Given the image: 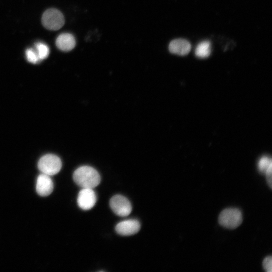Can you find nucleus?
<instances>
[{"label": "nucleus", "instance_id": "f03ea898", "mask_svg": "<svg viewBox=\"0 0 272 272\" xmlns=\"http://www.w3.org/2000/svg\"><path fill=\"white\" fill-rule=\"evenodd\" d=\"M219 223L228 229H235L242 222V214L237 208H227L223 210L218 217Z\"/></svg>", "mask_w": 272, "mask_h": 272}, {"label": "nucleus", "instance_id": "20e7f679", "mask_svg": "<svg viewBox=\"0 0 272 272\" xmlns=\"http://www.w3.org/2000/svg\"><path fill=\"white\" fill-rule=\"evenodd\" d=\"M64 17L62 13L55 8H50L44 12L42 17L44 27L50 30H57L64 25Z\"/></svg>", "mask_w": 272, "mask_h": 272}, {"label": "nucleus", "instance_id": "4468645a", "mask_svg": "<svg viewBox=\"0 0 272 272\" xmlns=\"http://www.w3.org/2000/svg\"><path fill=\"white\" fill-rule=\"evenodd\" d=\"M26 58L29 62L36 64L40 60L35 50L32 48H29L26 50Z\"/></svg>", "mask_w": 272, "mask_h": 272}, {"label": "nucleus", "instance_id": "9d476101", "mask_svg": "<svg viewBox=\"0 0 272 272\" xmlns=\"http://www.w3.org/2000/svg\"><path fill=\"white\" fill-rule=\"evenodd\" d=\"M75 44L76 41L74 36L67 33L61 34L56 40V45L58 48L65 52L72 50Z\"/></svg>", "mask_w": 272, "mask_h": 272}, {"label": "nucleus", "instance_id": "6e6552de", "mask_svg": "<svg viewBox=\"0 0 272 272\" xmlns=\"http://www.w3.org/2000/svg\"><path fill=\"white\" fill-rule=\"evenodd\" d=\"M53 182L50 176L42 173L37 178L36 190L37 193L41 196L50 195L53 190Z\"/></svg>", "mask_w": 272, "mask_h": 272}, {"label": "nucleus", "instance_id": "7ed1b4c3", "mask_svg": "<svg viewBox=\"0 0 272 272\" xmlns=\"http://www.w3.org/2000/svg\"><path fill=\"white\" fill-rule=\"evenodd\" d=\"M62 162L60 159L54 154H46L39 160L38 167L43 174L52 176L57 174L61 170Z\"/></svg>", "mask_w": 272, "mask_h": 272}, {"label": "nucleus", "instance_id": "0eeeda50", "mask_svg": "<svg viewBox=\"0 0 272 272\" xmlns=\"http://www.w3.org/2000/svg\"><path fill=\"white\" fill-rule=\"evenodd\" d=\"M140 229V224L138 220L135 219H128L121 221L115 227L117 233L123 236L135 234Z\"/></svg>", "mask_w": 272, "mask_h": 272}, {"label": "nucleus", "instance_id": "f257e3e1", "mask_svg": "<svg viewBox=\"0 0 272 272\" xmlns=\"http://www.w3.org/2000/svg\"><path fill=\"white\" fill-rule=\"evenodd\" d=\"M73 178L75 182L82 188L93 189L99 184L101 181L97 171L89 166L78 168L74 171Z\"/></svg>", "mask_w": 272, "mask_h": 272}, {"label": "nucleus", "instance_id": "f8f14e48", "mask_svg": "<svg viewBox=\"0 0 272 272\" xmlns=\"http://www.w3.org/2000/svg\"><path fill=\"white\" fill-rule=\"evenodd\" d=\"M36 52L40 60L46 59L49 54L48 46L42 42H38L35 44Z\"/></svg>", "mask_w": 272, "mask_h": 272}, {"label": "nucleus", "instance_id": "39448f33", "mask_svg": "<svg viewBox=\"0 0 272 272\" xmlns=\"http://www.w3.org/2000/svg\"><path fill=\"white\" fill-rule=\"evenodd\" d=\"M110 206L116 215L121 217L129 215L132 211L130 202L127 198L121 195L113 196L110 201Z\"/></svg>", "mask_w": 272, "mask_h": 272}, {"label": "nucleus", "instance_id": "423d86ee", "mask_svg": "<svg viewBox=\"0 0 272 272\" xmlns=\"http://www.w3.org/2000/svg\"><path fill=\"white\" fill-rule=\"evenodd\" d=\"M97 197L92 188H82L78 193L77 203L83 210H88L92 208L95 205Z\"/></svg>", "mask_w": 272, "mask_h": 272}, {"label": "nucleus", "instance_id": "ddd939ff", "mask_svg": "<svg viewBox=\"0 0 272 272\" xmlns=\"http://www.w3.org/2000/svg\"><path fill=\"white\" fill-rule=\"evenodd\" d=\"M271 165V159L267 156H263L258 162V169L260 172L265 173L268 167Z\"/></svg>", "mask_w": 272, "mask_h": 272}, {"label": "nucleus", "instance_id": "9b49d317", "mask_svg": "<svg viewBox=\"0 0 272 272\" xmlns=\"http://www.w3.org/2000/svg\"><path fill=\"white\" fill-rule=\"evenodd\" d=\"M211 52V43L209 40L200 42L195 48V55L200 58H206L209 56Z\"/></svg>", "mask_w": 272, "mask_h": 272}, {"label": "nucleus", "instance_id": "2eb2a0df", "mask_svg": "<svg viewBox=\"0 0 272 272\" xmlns=\"http://www.w3.org/2000/svg\"><path fill=\"white\" fill-rule=\"evenodd\" d=\"M263 267L267 272H271L272 258L271 256L266 257L263 261Z\"/></svg>", "mask_w": 272, "mask_h": 272}, {"label": "nucleus", "instance_id": "dca6fc26", "mask_svg": "<svg viewBox=\"0 0 272 272\" xmlns=\"http://www.w3.org/2000/svg\"><path fill=\"white\" fill-rule=\"evenodd\" d=\"M271 168H272V165H270L267 171H266V179L267 183L270 188H271L272 187V182H271Z\"/></svg>", "mask_w": 272, "mask_h": 272}, {"label": "nucleus", "instance_id": "1a4fd4ad", "mask_svg": "<svg viewBox=\"0 0 272 272\" xmlns=\"http://www.w3.org/2000/svg\"><path fill=\"white\" fill-rule=\"evenodd\" d=\"M168 48L171 53L183 56L189 53L191 46L187 40L179 38L172 40L170 43Z\"/></svg>", "mask_w": 272, "mask_h": 272}]
</instances>
